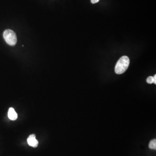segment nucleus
I'll return each instance as SVG.
<instances>
[{
  "label": "nucleus",
  "instance_id": "nucleus-1",
  "mask_svg": "<svg viewBox=\"0 0 156 156\" xmlns=\"http://www.w3.org/2000/svg\"><path fill=\"white\" fill-rule=\"evenodd\" d=\"M130 64V59L127 56H124L119 58L116 67L115 72L117 74H121L127 70Z\"/></svg>",
  "mask_w": 156,
  "mask_h": 156
},
{
  "label": "nucleus",
  "instance_id": "nucleus-2",
  "mask_svg": "<svg viewBox=\"0 0 156 156\" xmlns=\"http://www.w3.org/2000/svg\"><path fill=\"white\" fill-rule=\"evenodd\" d=\"M3 37L5 41L10 46H15L17 42V38L16 33L12 30L8 29L3 33Z\"/></svg>",
  "mask_w": 156,
  "mask_h": 156
},
{
  "label": "nucleus",
  "instance_id": "nucleus-3",
  "mask_svg": "<svg viewBox=\"0 0 156 156\" xmlns=\"http://www.w3.org/2000/svg\"><path fill=\"white\" fill-rule=\"evenodd\" d=\"M27 143L31 147L36 148L38 145V141L36 139V135L34 134H31L27 138Z\"/></svg>",
  "mask_w": 156,
  "mask_h": 156
},
{
  "label": "nucleus",
  "instance_id": "nucleus-4",
  "mask_svg": "<svg viewBox=\"0 0 156 156\" xmlns=\"http://www.w3.org/2000/svg\"><path fill=\"white\" fill-rule=\"evenodd\" d=\"M8 117L11 120H15L17 119V117H18L17 113L13 108H10L9 109Z\"/></svg>",
  "mask_w": 156,
  "mask_h": 156
},
{
  "label": "nucleus",
  "instance_id": "nucleus-5",
  "mask_svg": "<svg viewBox=\"0 0 156 156\" xmlns=\"http://www.w3.org/2000/svg\"><path fill=\"white\" fill-rule=\"evenodd\" d=\"M149 148L151 149H156V140L153 139L150 142L149 144Z\"/></svg>",
  "mask_w": 156,
  "mask_h": 156
},
{
  "label": "nucleus",
  "instance_id": "nucleus-6",
  "mask_svg": "<svg viewBox=\"0 0 156 156\" xmlns=\"http://www.w3.org/2000/svg\"><path fill=\"white\" fill-rule=\"evenodd\" d=\"M147 81L148 84H152V83H154V84H156V79H154V77H149L147 79Z\"/></svg>",
  "mask_w": 156,
  "mask_h": 156
},
{
  "label": "nucleus",
  "instance_id": "nucleus-7",
  "mask_svg": "<svg viewBox=\"0 0 156 156\" xmlns=\"http://www.w3.org/2000/svg\"><path fill=\"white\" fill-rule=\"evenodd\" d=\"M99 1V0H91V2L93 3H97Z\"/></svg>",
  "mask_w": 156,
  "mask_h": 156
}]
</instances>
